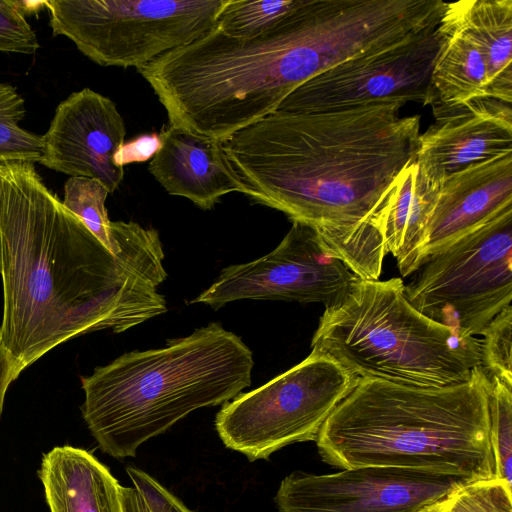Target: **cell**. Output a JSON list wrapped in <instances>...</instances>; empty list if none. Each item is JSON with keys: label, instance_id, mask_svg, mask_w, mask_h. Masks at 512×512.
Returning a JSON list of instances; mask_svg holds the SVG:
<instances>
[{"label": "cell", "instance_id": "603a6c76", "mask_svg": "<svg viewBox=\"0 0 512 512\" xmlns=\"http://www.w3.org/2000/svg\"><path fill=\"white\" fill-rule=\"evenodd\" d=\"M490 437L495 476L512 487V385L490 375Z\"/></svg>", "mask_w": 512, "mask_h": 512}, {"label": "cell", "instance_id": "7c38bea8", "mask_svg": "<svg viewBox=\"0 0 512 512\" xmlns=\"http://www.w3.org/2000/svg\"><path fill=\"white\" fill-rule=\"evenodd\" d=\"M126 128L115 103L84 88L57 106L42 139L39 163L69 175L99 180L113 193L124 177L115 156L124 144Z\"/></svg>", "mask_w": 512, "mask_h": 512}, {"label": "cell", "instance_id": "f1b7e54d", "mask_svg": "<svg viewBox=\"0 0 512 512\" xmlns=\"http://www.w3.org/2000/svg\"><path fill=\"white\" fill-rule=\"evenodd\" d=\"M0 275H1V254H0ZM17 377L14 374L10 359L4 349L1 340L0 330V415L3 411L5 396L9 386Z\"/></svg>", "mask_w": 512, "mask_h": 512}, {"label": "cell", "instance_id": "5b68a950", "mask_svg": "<svg viewBox=\"0 0 512 512\" xmlns=\"http://www.w3.org/2000/svg\"><path fill=\"white\" fill-rule=\"evenodd\" d=\"M401 278H357L325 306L312 350L356 378L442 387L482 366L481 340L426 317L407 300Z\"/></svg>", "mask_w": 512, "mask_h": 512}, {"label": "cell", "instance_id": "7402d4cb", "mask_svg": "<svg viewBox=\"0 0 512 512\" xmlns=\"http://www.w3.org/2000/svg\"><path fill=\"white\" fill-rule=\"evenodd\" d=\"M302 0H228L216 28L236 38L261 34L295 9Z\"/></svg>", "mask_w": 512, "mask_h": 512}, {"label": "cell", "instance_id": "6da1fadb", "mask_svg": "<svg viewBox=\"0 0 512 512\" xmlns=\"http://www.w3.org/2000/svg\"><path fill=\"white\" fill-rule=\"evenodd\" d=\"M116 252L68 211L30 162H0L1 340L15 376L71 338L124 332L166 312L158 232L111 221Z\"/></svg>", "mask_w": 512, "mask_h": 512}, {"label": "cell", "instance_id": "cb8c5ba5", "mask_svg": "<svg viewBox=\"0 0 512 512\" xmlns=\"http://www.w3.org/2000/svg\"><path fill=\"white\" fill-rule=\"evenodd\" d=\"M438 503L441 512H512V487L496 477L469 481Z\"/></svg>", "mask_w": 512, "mask_h": 512}, {"label": "cell", "instance_id": "484cf974", "mask_svg": "<svg viewBox=\"0 0 512 512\" xmlns=\"http://www.w3.org/2000/svg\"><path fill=\"white\" fill-rule=\"evenodd\" d=\"M481 335L482 367L489 375L512 385V306L496 315Z\"/></svg>", "mask_w": 512, "mask_h": 512}, {"label": "cell", "instance_id": "3957f363", "mask_svg": "<svg viewBox=\"0 0 512 512\" xmlns=\"http://www.w3.org/2000/svg\"><path fill=\"white\" fill-rule=\"evenodd\" d=\"M489 390L482 366L442 387L357 378L320 429L319 455L342 470L395 466L495 478Z\"/></svg>", "mask_w": 512, "mask_h": 512}, {"label": "cell", "instance_id": "30bf717a", "mask_svg": "<svg viewBox=\"0 0 512 512\" xmlns=\"http://www.w3.org/2000/svg\"><path fill=\"white\" fill-rule=\"evenodd\" d=\"M357 278L324 247L314 229L292 221L274 250L254 261L226 267L190 303L214 309L243 299L321 302L326 306Z\"/></svg>", "mask_w": 512, "mask_h": 512}, {"label": "cell", "instance_id": "8992f818", "mask_svg": "<svg viewBox=\"0 0 512 512\" xmlns=\"http://www.w3.org/2000/svg\"><path fill=\"white\" fill-rule=\"evenodd\" d=\"M228 0H47L53 36L100 66L148 65L216 26Z\"/></svg>", "mask_w": 512, "mask_h": 512}, {"label": "cell", "instance_id": "52a82bcc", "mask_svg": "<svg viewBox=\"0 0 512 512\" xmlns=\"http://www.w3.org/2000/svg\"><path fill=\"white\" fill-rule=\"evenodd\" d=\"M357 378L312 350L299 364L223 404L215 418L224 445L248 458L267 459L281 448L316 441L326 419Z\"/></svg>", "mask_w": 512, "mask_h": 512}, {"label": "cell", "instance_id": "ba28073f", "mask_svg": "<svg viewBox=\"0 0 512 512\" xmlns=\"http://www.w3.org/2000/svg\"><path fill=\"white\" fill-rule=\"evenodd\" d=\"M404 286L426 317L471 337L512 300V207L428 257Z\"/></svg>", "mask_w": 512, "mask_h": 512}, {"label": "cell", "instance_id": "7a4b0ae2", "mask_svg": "<svg viewBox=\"0 0 512 512\" xmlns=\"http://www.w3.org/2000/svg\"><path fill=\"white\" fill-rule=\"evenodd\" d=\"M406 103L275 111L221 143L250 200L310 226L356 277L378 280L388 251L374 208L420 134V115L399 114Z\"/></svg>", "mask_w": 512, "mask_h": 512}, {"label": "cell", "instance_id": "e0dca14e", "mask_svg": "<svg viewBox=\"0 0 512 512\" xmlns=\"http://www.w3.org/2000/svg\"><path fill=\"white\" fill-rule=\"evenodd\" d=\"M39 477L50 512H123L122 486L84 449L54 447L43 455Z\"/></svg>", "mask_w": 512, "mask_h": 512}, {"label": "cell", "instance_id": "5bb4252c", "mask_svg": "<svg viewBox=\"0 0 512 512\" xmlns=\"http://www.w3.org/2000/svg\"><path fill=\"white\" fill-rule=\"evenodd\" d=\"M512 207V153L471 164L439 189L427 229L424 261Z\"/></svg>", "mask_w": 512, "mask_h": 512}, {"label": "cell", "instance_id": "44dd1931", "mask_svg": "<svg viewBox=\"0 0 512 512\" xmlns=\"http://www.w3.org/2000/svg\"><path fill=\"white\" fill-rule=\"evenodd\" d=\"M108 194V189L97 179L69 177L64 184L62 203L106 248L116 252L119 245L105 207Z\"/></svg>", "mask_w": 512, "mask_h": 512}, {"label": "cell", "instance_id": "d6986e66", "mask_svg": "<svg viewBox=\"0 0 512 512\" xmlns=\"http://www.w3.org/2000/svg\"><path fill=\"white\" fill-rule=\"evenodd\" d=\"M445 14L477 43L492 98L512 102V0L446 3Z\"/></svg>", "mask_w": 512, "mask_h": 512}, {"label": "cell", "instance_id": "9a60e30c", "mask_svg": "<svg viewBox=\"0 0 512 512\" xmlns=\"http://www.w3.org/2000/svg\"><path fill=\"white\" fill-rule=\"evenodd\" d=\"M159 138L148 170L169 194L203 210L212 209L226 194H246L219 140L170 125Z\"/></svg>", "mask_w": 512, "mask_h": 512}, {"label": "cell", "instance_id": "4fadbf2b", "mask_svg": "<svg viewBox=\"0 0 512 512\" xmlns=\"http://www.w3.org/2000/svg\"><path fill=\"white\" fill-rule=\"evenodd\" d=\"M433 114L435 122L417 138L415 160L435 185L471 164L512 153L511 103L477 98Z\"/></svg>", "mask_w": 512, "mask_h": 512}, {"label": "cell", "instance_id": "ffe728a7", "mask_svg": "<svg viewBox=\"0 0 512 512\" xmlns=\"http://www.w3.org/2000/svg\"><path fill=\"white\" fill-rule=\"evenodd\" d=\"M25 113V100L17 89L0 82V162L39 163L42 139L19 125Z\"/></svg>", "mask_w": 512, "mask_h": 512}, {"label": "cell", "instance_id": "2e32d148", "mask_svg": "<svg viewBox=\"0 0 512 512\" xmlns=\"http://www.w3.org/2000/svg\"><path fill=\"white\" fill-rule=\"evenodd\" d=\"M439 189L424 177L414 155L375 205L376 222L402 277L413 274L423 264L428 224Z\"/></svg>", "mask_w": 512, "mask_h": 512}, {"label": "cell", "instance_id": "83f0119b", "mask_svg": "<svg viewBox=\"0 0 512 512\" xmlns=\"http://www.w3.org/2000/svg\"><path fill=\"white\" fill-rule=\"evenodd\" d=\"M160 148L159 134H145L122 145L115 156L118 166L134 162H144L153 158Z\"/></svg>", "mask_w": 512, "mask_h": 512}, {"label": "cell", "instance_id": "9c48e42d", "mask_svg": "<svg viewBox=\"0 0 512 512\" xmlns=\"http://www.w3.org/2000/svg\"><path fill=\"white\" fill-rule=\"evenodd\" d=\"M438 24L331 67L299 86L276 111L328 112L395 100L429 105L442 42Z\"/></svg>", "mask_w": 512, "mask_h": 512}, {"label": "cell", "instance_id": "d4e9b609", "mask_svg": "<svg viewBox=\"0 0 512 512\" xmlns=\"http://www.w3.org/2000/svg\"><path fill=\"white\" fill-rule=\"evenodd\" d=\"M130 485L121 487L123 512H194L145 471L127 467Z\"/></svg>", "mask_w": 512, "mask_h": 512}, {"label": "cell", "instance_id": "8fae6325", "mask_svg": "<svg viewBox=\"0 0 512 512\" xmlns=\"http://www.w3.org/2000/svg\"><path fill=\"white\" fill-rule=\"evenodd\" d=\"M466 482L458 475L395 466L295 471L281 481L274 500L278 512H416Z\"/></svg>", "mask_w": 512, "mask_h": 512}, {"label": "cell", "instance_id": "ac0fdd59", "mask_svg": "<svg viewBox=\"0 0 512 512\" xmlns=\"http://www.w3.org/2000/svg\"><path fill=\"white\" fill-rule=\"evenodd\" d=\"M438 29L442 42L430 79L432 110L491 97L486 64L477 43L445 12Z\"/></svg>", "mask_w": 512, "mask_h": 512}, {"label": "cell", "instance_id": "4316f807", "mask_svg": "<svg viewBox=\"0 0 512 512\" xmlns=\"http://www.w3.org/2000/svg\"><path fill=\"white\" fill-rule=\"evenodd\" d=\"M43 6V1L0 0V52L32 55L40 48L26 14Z\"/></svg>", "mask_w": 512, "mask_h": 512}, {"label": "cell", "instance_id": "277c9868", "mask_svg": "<svg viewBox=\"0 0 512 512\" xmlns=\"http://www.w3.org/2000/svg\"><path fill=\"white\" fill-rule=\"evenodd\" d=\"M252 351L210 323L157 349L125 353L81 377L83 418L101 450L134 457L138 448L199 408L224 404L251 384Z\"/></svg>", "mask_w": 512, "mask_h": 512}, {"label": "cell", "instance_id": "f546056e", "mask_svg": "<svg viewBox=\"0 0 512 512\" xmlns=\"http://www.w3.org/2000/svg\"><path fill=\"white\" fill-rule=\"evenodd\" d=\"M439 501H437V502H435V503H433L431 505H428V506H426V507H424V508H422V509H420V510H418L416 512H441V509H440L439 503H438Z\"/></svg>", "mask_w": 512, "mask_h": 512}]
</instances>
